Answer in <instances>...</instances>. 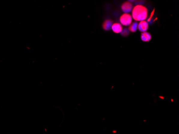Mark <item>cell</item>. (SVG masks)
Instances as JSON below:
<instances>
[{"instance_id":"6da1fadb","label":"cell","mask_w":179,"mask_h":134,"mask_svg":"<svg viewBox=\"0 0 179 134\" xmlns=\"http://www.w3.org/2000/svg\"><path fill=\"white\" fill-rule=\"evenodd\" d=\"M131 11V17L136 21L141 22L145 20L148 15V11L147 8L142 5L135 6Z\"/></svg>"},{"instance_id":"7a4b0ae2","label":"cell","mask_w":179,"mask_h":134,"mask_svg":"<svg viewBox=\"0 0 179 134\" xmlns=\"http://www.w3.org/2000/svg\"><path fill=\"white\" fill-rule=\"evenodd\" d=\"M133 18L129 13H124L120 18V21L122 25L124 26L130 25L132 23Z\"/></svg>"},{"instance_id":"3957f363","label":"cell","mask_w":179,"mask_h":134,"mask_svg":"<svg viewBox=\"0 0 179 134\" xmlns=\"http://www.w3.org/2000/svg\"><path fill=\"white\" fill-rule=\"evenodd\" d=\"M121 8V10L124 11V13H128L133 10V5L129 2H126L122 4Z\"/></svg>"},{"instance_id":"277c9868","label":"cell","mask_w":179,"mask_h":134,"mask_svg":"<svg viewBox=\"0 0 179 134\" xmlns=\"http://www.w3.org/2000/svg\"><path fill=\"white\" fill-rule=\"evenodd\" d=\"M148 28H149V24H148V22H146L145 20H143L139 23L137 28H139V31L144 32L148 30Z\"/></svg>"},{"instance_id":"5b68a950","label":"cell","mask_w":179,"mask_h":134,"mask_svg":"<svg viewBox=\"0 0 179 134\" xmlns=\"http://www.w3.org/2000/svg\"><path fill=\"white\" fill-rule=\"evenodd\" d=\"M112 30L113 31L114 33H121L122 31L123 30L122 26L121 24L118 23H114L112 26Z\"/></svg>"},{"instance_id":"8992f818","label":"cell","mask_w":179,"mask_h":134,"mask_svg":"<svg viewBox=\"0 0 179 134\" xmlns=\"http://www.w3.org/2000/svg\"><path fill=\"white\" fill-rule=\"evenodd\" d=\"M113 25V22L111 20H106L103 24V28L105 31H109L111 29L112 26Z\"/></svg>"},{"instance_id":"52a82bcc","label":"cell","mask_w":179,"mask_h":134,"mask_svg":"<svg viewBox=\"0 0 179 134\" xmlns=\"http://www.w3.org/2000/svg\"><path fill=\"white\" fill-rule=\"evenodd\" d=\"M142 40L144 42H149L151 39V36L150 33L147 32H142L141 34Z\"/></svg>"},{"instance_id":"ba28073f","label":"cell","mask_w":179,"mask_h":134,"mask_svg":"<svg viewBox=\"0 0 179 134\" xmlns=\"http://www.w3.org/2000/svg\"><path fill=\"white\" fill-rule=\"evenodd\" d=\"M138 28V24L137 22H134L130 24V26L129 27V30L131 32H136Z\"/></svg>"},{"instance_id":"9c48e42d","label":"cell","mask_w":179,"mask_h":134,"mask_svg":"<svg viewBox=\"0 0 179 134\" xmlns=\"http://www.w3.org/2000/svg\"><path fill=\"white\" fill-rule=\"evenodd\" d=\"M122 35L124 36H128L129 34V31L127 30V29H124V30L122 31L121 32Z\"/></svg>"}]
</instances>
